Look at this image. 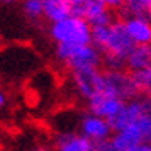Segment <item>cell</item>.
<instances>
[{"label":"cell","mask_w":151,"mask_h":151,"mask_svg":"<svg viewBox=\"0 0 151 151\" xmlns=\"http://www.w3.org/2000/svg\"><path fill=\"white\" fill-rule=\"evenodd\" d=\"M100 2H102L109 10H112V12H114V10H121L122 5H124V0H100Z\"/></svg>","instance_id":"cell-19"},{"label":"cell","mask_w":151,"mask_h":151,"mask_svg":"<svg viewBox=\"0 0 151 151\" xmlns=\"http://www.w3.org/2000/svg\"><path fill=\"white\" fill-rule=\"evenodd\" d=\"M121 12H122L124 17L151 19V0H124Z\"/></svg>","instance_id":"cell-16"},{"label":"cell","mask_w":151,"mask_h":151,"mask_svg":"<svg viewBox=\"0 0 151 151\" xmlns=\"http://www.w3.org/2000/svg\"><path fill=\"white\" fill-rule=\"evenodd\" d=\"M76 131L83 134L85 137H88L92 143H102L112 137L114 129H112V124L110 121L99 117L92 112H82L78 119H76Z\"/></svg>","instance_id":"cell-8"},{"label":"cell","mask_w":151,"mask_h":151,"mask_svg":"<svg viewBox=\"0 0 151 151\" xmlns=\"http://www.w3.org/2000/svg\"><path fill=\"white\" fill-rule=\"evenodd\" d=\"M14 56L15 60H12L10 51L5 49L4 51V66H2V73L12 76V78H21V76H27L37 65V56L31 48L26 46H14Z\"/></svg>","instance_id":"cell-7"},{"label":"cell","mask_w":151,"mask_h":151,"mask_svg":"<svg viewBox=\"0 0 151 151\" xmlns=\"http://www.w3.org/2000/svg\"><path fill=\"white\" fill-rule=\"evenodd\" d=\"M110 141L119 151L129 150L132 146L143 143L151 144V112L144 114L137 122H134L129 127L116 131L110 137Z\"/></svg>","instance_id":"cell-5"},{"label":"cell","mask_w":151,"mask_h":151,"mask_svg":"<svg viewBox=\"0 0 151 151\" xmlns=\"http://www.w3.org/2000/svg\"><path fill=\"white\" fill-rule=\"evenodd\" d=\"M5 104H7V95H5V92L0 88V110L5 107Z\"/></svg>","instance_id":"cell-22"},{"label":"cell","mask_w":151,"mask_h":151,"mask_svg":"<svg viewBox=\"0 0 151 151\" xmlns=\"http://www.w3.org/2000/svg\"><path fill=\"white\" fill-rule=\"evenodd\" d=\"M27 151H53V148H48V146H32Z\"/></svg>","instance_id":"cell-23"},{"label":"cell","mask_w":151,"mask_h":151,"mask_svg":"<svg viewBox=\"0 0 151 151\" xmlns=\"http://www.w3.org/2000/svg\"><path fill=\"white\" fill-rule=\"evenodd\" d=\"M70 83L78 99L87 104L90 99L104 92V70H80L70 71Z\"/></svg>","instance_id":"cell-4"},{"label":"cell","mask_w":151,"mask_h":151,"mask_svg":"<svg viewBox=\"0 0 151 151\" xmlns=\"http://www.w3.org/2000/svg\"><path fill=\"white\" fill-rule=\"evenodd\" d=\"M148 66H151V44H136L126 60V70L134 73Z\"/></svg>","instance_id":"cell-13"},{"label":"cell","mask_w":151,"mask_h":151,"mask_svg":"<svg viewBox=\"0 0 151 151\" xmlns=\"http://www.w3.org/2000/svg\"><path fill=\"white\" fill-rule=\"evenodd\" d=\"M122 105H124V100L102 92V93L95 95L93 99H90L87 102V110L99 117L107 119V121H112L119 114V110L122 109Z\"/></svg>","instance_id":"cell-11"},{"label":"cell","mask_w":151,"mask_h":151,"mask_svg":"<svg viewBox=\"0 0 151 151\" xmlns=\"http://www.w3.org/2000/svg\"><path fill=\"white\" fill-rule=\"evenodd\" d=\"M124 26L134 44H151V19L146 17H122Z\"/></svg>","instance_id":"cell-12"},{"label":"cell","mask_w":151,"mask_h":151,"mask_svg":"<svg viewBox=\"0 0 151 151\" xmlns=\"http://www.w3.org/2000/svg\"><path fill=\"white\" fill-rule=\"evenodd\" d=\"M124 151H151V144L150 143H143V144H136L129 150H124Z\"/></svg>","instance_id":"cell-21"},{"label":"cell","mask_w":151,"mask_h":151,"mask_svg":"<svg viewBox=\"0 0 151 151\" xmlns=\"http://www.w3.org/2000/svg\"><path fill=\"white\" fill-rule=\"evenodd\" d=\"M70 5H71V14L83 17L88 22L93 21L102 12L109 10L100 0H70Z\"/></svg>","instance_id":"cell-14"},{"label":"cell","mask_w":151,"mask_h":151,"mask_svg":"<svg viewBox=\"0 0 151 151\" xmlns=\"http://www.w3.org/2000/svg\"><path fill=\"white\" fill-rule=\"evenodd\" d=\"M53 151H95V143L78 131H60L53 139Z\"/></svg>","instance_id":"cell-10"},{"label":"cell","mask_w":151,"mask_h":151,"mask_svg":"<svg viewBox=\"0 0 151 151\" xmlns=\"http://www.w3.org/2000/svg\"><path fill=\"white\" fill-rule=\"evenodd\" d=\"M48 32L55 44L80 46L92 42V26L88 24V21L73 14L61 21L51 22Z\"/></svg>","instance_id":"cell-3"},{"label":"cell","mask_w":151,"mask_h":151,"mask_svg":"<svg viewBox=\"0 0 151 151\" xmlns=\"http://www.w3.org/2000/svg\"><path fill=\"white\" fill-rule=\"evenodd\" d=\"M41 4L44 10V21H48L49 24L71 15L70 0H41Z\"/></svg>","instance_id":"cell-15"},{"label":"cell","mask_w":151,"mask_h":151,"mask_svg":"<svg viewBox=\"0 0 151 151\" xmlns=\"http://www.w3.org/2000/svg\"><path fill=\"white\" fill-rule=\"evenodd\" d=\"M92 44L100 49L104 56V68L107 70L126 68V60L131 49L136 46L126 31L124 19H116L112 24L104 27H93Z\"/></svg>","instance_id":"cell-1"},{"label":"cell","mask_w":151,"mask_h":151,"mask_svg":"<svg viewBox=\"0 0 151 151\" xmlns=\"http://www.w3.org/2000/svg\"><path fill=\"white\" fill-rule=\"evenodd\" d=\"M95 151H119V150L114 146V143L110 139H107V141H102V143H97Z\"/></svg>","instance_id":"cell-20"},{"label":"cell","mask_w":151,"mask_h":151,"mask_svg":"<svg viewBox=\"0 0 151 151\" xmlns=\"http://www.w3.org/2000/svg\"><path fill=\"white\" fill-rule=\"evenodd\" d=\"M22 14L26 15V19L31 22H39L44 19V10H42L41 0H22L21 2Z\"/></svg>","instance_id":"cell-18"},{"label":"cell","mask_w":151,"mask_h":151,"mask_svg":"<svg viewBox=\"0 0 151 151\" xmlns=\"http://www.w3.org/2000/svg\"><path fill=\"white\" fill-rule=\"evenodd\" d=\"M104 92L127 102L136 99L137 90L132 82V75L126 68L122 70H107L104 68Z\"/></svg>","instance_id":"cell-6"},{"label":"cell","mask_w":151,"mask_h":151,"mask_svg":"<svg viewBox=\"0 0 151 151\" xmlns=\"http://www.w3.org/2000/svg\"><path fill=\"white\" fill-rule=\"evenodd\" d=\"M131 75H132V82H134V87L137 90V95L150 99L151 97V66L139 70V71H134Z\"/></svg>","instance_id":"cell-17"},{"label":"cell","mask_w":151,"mask_h":151,"mask_svg":"<svg viewBox=\"0 0 151 151\" xmlns=\"http://www.w3.org/2000/svg\"><path fill=\"white\" fill-rule=\"evenodd\" d=\"M148 112H151L150 99H146V97L131 99L127 102H124L122 109L119 110V114L110 121L112 129H114V132H116V131H121V129H126V127L132 126L134 122H137V121H139L144 114H148Z\"/></svg>","instance_id":"cell-9"},{"label":"cell","mask_w":151,"mask_h":151,"mask_svg":"<svg viewBox=\"0 0 151 151\" xmlns=\"http://www.w3.org/2000/svg\"><path fill=\"white\" fill-rule=\"evenodd\" d=\"M0 2H2V4H17V2H22V0H0Z\"/></svg>","instance_id":"cell-24"},{"label":"cell","mask_w":151,"mask_h":151,"mask_svg":"<svg viewBox=\"0 0 151 151\" xmlns=\"http://www.w3.org/2000/svg\"><path fill=\"white\" fill-rule=\"evenodd\" d=\"M56 61L63 65L68 71H80V70H95L104 66V56L100 49L90 44L80 46H66L56 44L55 48Z\"/></svg>","instance_id":"cell-2"},{"label":"cell","mask_w":151,"mask_h":151,"mask_svg":"<svg viewBox=\"0 0 151 151\" xmlns=\"http://www.w3.org/2000/svg\"><path fill=\"white\" fill-rule=\"evenodd\" d=\"M150 109H151V97H150Z\"/></svg>","instance_id":"cell-25"}]
</instances>
